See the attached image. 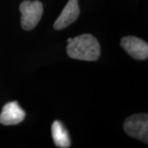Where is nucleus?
I'll list each match as a JSON object with an SVG mask.
<instances>
[{"label": "nucleus", "mask_w": 148, "mask_h": 148, "mask_svg": "<svg viewBox=\"0 0 148 148\" xmlns=\"http://www.w3.org/2000/svg\"><path fill=\"white\" fill-rule=\"evenodd\" d=\"M66 51L71 58L95 61L100 56V45L95 37L84 34L71 38L68 42Z\"/></svg>", "instance_id": "1"}, {"label": "nucleus", "mask_w": 148, "mask_h": 148, "mask_svg": "<svg viewBox=\"0 0 148 148\" xmlns=\"http://www.w3.org/2000/svg\"><path fill=\"white\" fill-rule=\"evenodd\" d=\"M19 10L21 12V23L25 30H31L36 26L43 12L42 3L40 1H24L21 3Z\"/></svg>", "instance_id": "2"}, {"label": "nucleus", "mask_w": 148, "mask_h": 148, "mask_svg": "<svg viewBox=\"0 0 148 148\" xmlns=\"http://www.w3.org/2000/svg\"><path fill=\"white\" fill-rule=\"evenodd\" d=\"M123 128L125 132L132 137L148 143L147 114H135L127 117Z\"/></svg>", "instance_id": "3"}, {"label": "nucleus", "mask_w": 148, "mask_h": 148, "mask_svg": "<svg viewBox=\"0 0 148 148\" xmlns=\"http://www.w3.org/2000/svg\"><path fill=\"white\" fill-rule=\"evenodd\" d=\"M121 46L124 50L136 60H145L148 57V45L136 36H127L122 38Z\"/></svg>", "instance_id": "4"}, {"label": "nucleus", "mask_w": 148, "mask_h": 148, "mask_svg": "<svg viewBox=\"0 0 148 148\" xmlns=\"http://www.w3.org/2000/svg\"><path fill=\"white\" fill-rule=\"evenodd\" d=\"M25 116V112L17 101H11L3 107L0 114V123L5 125H16L21 123Z\"/></svg>", "instance_id": "5"}, {"label": "nucleus", "mask_w": 148, "mask_h": 148, "mask_svg": "<svg viewBox=\"0 0 148 148\" xmlns=\"http://www.w3.org/2000/svg\"><path fill=\"white\" fill-rule=\"evenodd\" d=\"M79 14L78 0H69L60 16L56 20L53 27L58 30L65 28L76 21Z\"/></svg>", "instance_id": "6"}, {"label": "nucleus", "mask_w": 148, "mask_h": 148, "mask_svg": "<svg viewBox=\"0 0 148 148\" xmlns=\"http://www.w3.org/2000/svg\"><path fill=\"white\" fill-rule=\"evenodd\" d=\"M51 135L55 145L58 147H69L71 145L69 133L64 125L59 121H55L51 125Z\"/></svg>", "instance_id": "7"}, {"label": "nucleus", "mask_w": 148, "mask_h": 148, "mask_svg": "<svg viewBox=\"0 0 148 148\" xmlns=\"http://www.w3.org/2000/svg\"><path fill=\"white\" fill-rule=\"evenodd\" d=\"M71 38H68V39H67V42H70V41H71Z\"/></svg>", "instance_id": "8"}]
</instances>
